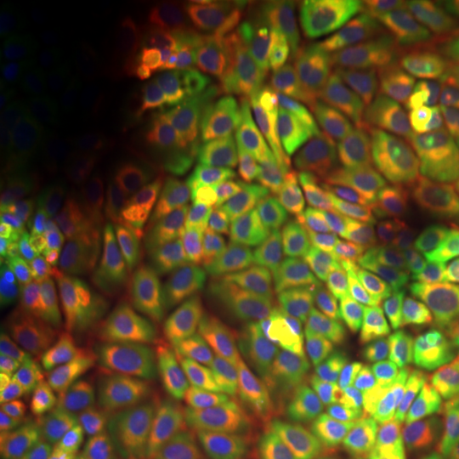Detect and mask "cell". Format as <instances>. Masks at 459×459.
Here are the masks:
<instances>
[{
  "instance_id": "obj_1",
  "label": "cell",
  "mask_w": 459,
  "mask_h": 459,
  "mask_svg": "<svg viewBox=\"0 0 459 459\" xmlns=\"http://www.w3.org/2000/svg\"><path fill=\"white\" fill-rule=\"evenodd\" d=\"M355 88L347 66L325 41H313L291 62L271 181L281 196L336 189L344 160V126Z\"/></svg>"
},
{
  "instance_id": "obj_2",
  "label": "cell",
  "mask_w": 459,
  "mask_h": 459,
  "mask_svg": "<svg viewBox=\"0 0 459 459\" xmlns=\"http://www.w3.org/2000/svg\"><path fill=\"white\" fill-rule=\"evenodd\" d=\"M113 336L108 313L79 290L71 273L28 328L30 385L4 415V432L15 438L62 426L73 402L105 370Z\"/></svg>"
},
{
  "instance_id": "obj_3",
  "label": "cell",
  "mask_w": 459,
  "mask_h": 459,
  "mask_svg": "<svg viewBox=\"0 0 459 459\" xmlns=\"http://www.w3.org/2000/svg\"><path fill=\"white\" fill-rule=\"evenodd\" d=\"M370 54L381 66L428 83L459 79V13L440 4H402L375 24Z\"/></svg>"
},
{
  "instance_id": "obj_4",
  "label": "cell",
  "mask_w": 459,
  "mask_h": 459,
  "mask_svg": "<svg viewBox=\"0 0 459 459\" xmlns=\"http://www.w3.org/2000/svg\"><path fill=\"white\" fill-rule=\"evenodd\" d=\"M364 351L417 383L455 370L443 332L411 281L387 287L364 334Z\"/></svg>"
},
{
  "instance_id": "obj_5",
  "label": "cell",
  "mask_w": 459,
  "mask_h": 459,
  "mask_svg": "<svg viewBox=\"0 0 459 459\" xmlns=\"http://www.w3.org/2000/svg\"><path fill=\"white\" fill-rule=\"evenodd\" d=\"M99 113L74 85H39L11 99L3 122V147L13 153H56L85 147Z\"/></svg>"
},
{
  "instance_id": "obj_6",
  "label": "cell",
  "mask_w": 459,
  "mask_h": 459,
  "mask_svg": "<svg viewBox=\"0 0 459 459\" xmlns=\"http://www.w3.org/2000/svg\"><path fill=\"white\" fill-rule=\"evenodd\" d=\"M105 377L111 415L124 432H139L152 417L160 419L181 378L166 349L130 332H115Z\"/></svg>"
},
{
  "instance_id": "obj_7",
  "label": "cell",
  "mask_w": 459,
  "mask_h": 459,
  "mask_svg": "<svg viewBox=\"0 0 459 459\" xmlns=\"http://www.w3.org/2000/svg\"><path fill=\"white\" fill-rule=\"evenodd\" d=\"M245 398L247 385L240 383L181 377L158 419L166 446L181 459H213Z\"/></svg>"
},
{
  "instance_id": "obj_8",
  "label": "cell",
  "mask_w": 459,
  "mask_h": 459,
  "mask_svg": "<svg viewBox=\"0 0 459 459\" xmlns=\"http://www.w3.org/2000/svg\"><path fill=\"white\" fill-rule=\"evenodd\" d=\"M183 152L196 187L221 206L237 204L255 186V166L247 141L217 107H203L183 132Z\"/></svg>"
},
{
  "instance_id": "obj_9",
  "label": "cell",
  "mask_w": 459,
  "mask_h": 459,
  "mask_svg": "<svg viewBox=\"0 0 459 459\" xmlns=\"http://www.w3.org/2000/svg\"><path fill=\"white\" fill-rule=\"evenodd\" d=\"M65 260L79 290L102 311L141 313L147 308L145 257L126 240H77Z\"/></svg>"
},
{
  "instance_id": "obj_10",
  "label": "cell",
  "mask_w": 459,
  "mask_h": 459,
  "mask_svg": "<svg viewBox=\"0 0 459 459\" xmlns=\"http://www.w3.org/2000/svg\"><path fill=\"white\" fill-rule=\"evenodd\" d=\"M387 198L415 240L417 260L423 266H438L457 254L459 220L451 177L411 179Z\"/></svg>"
},
{
  "instance_id": "obj_11",
  "label": "cell",
  "mask_w": 459,
  "mask_h": 459,
  "mask_svg": "<svg viewBox=\"0 0 459 459\" xmlns=\"http://www.w3.org/2000/svg\"><path fill=\"white\" fill-rule=\"evenodd\" d=\"M117 181L94 160L77 166L51 200V220L62 232L82 240H107L122 226Z\"/></svg>"
},
{
  "instance_id": "obj_12",
  "label": "cell",
  "mask_w": 459,
  "mask_h": 459,
  "mask_svg": "<svg viewBox=\"0 0 459 459\" xmlns=\"http://www.w3.org/2000/svg\"><path fill=\"white\" fill-rule=\"evenodd\" d=\"M381 445V434L364 417L319 404L291 423L285 438L290 459H370Z\"/></svg>"
},
{
  "instance_id": "obj_13",
  "label": "cell",
  "mask_w": 459,
  "mask_h": 459,
  "mask_svg": "<svg viewBox=\"0 0 459 459\" xmlns=\"http://www.w3.org/2000/svg\"><path fill=\"white\" fill-rule=\"evenodd\" d=\"M60 66V48L48 28L24 9L7 11L0 28V90L15 96L39 88Z\"/></svg>"
},
{
  "instance_id": "obj_14",
  "label": "cell",
  "mask_w": 459,
  "mask_h": 459,
  "mask_svg": "<svg viewBox=\"0 0 459 459\" xmlns=\"http://www.w3.org/2000/svg\"><path fill=\"white\" fill-rule=\"evenodd\" d=\"M353 111L359 119L409 124L429 122L440 126L443 105L426 79L412 77L394 68H377L355 88Z\"/></svg>"
},
{
  "instance_id": "obj_15",
  "label": "cell",
  "mask_w": 459,
  "mask_h": 459,
  "mask_svg": "<svg viewBox=\"0 0 459 459\" xmlns=\"http://www.w3.org/2000/svg\"><path fill=\"white\" fill-rule=\"evenodd\" d=\"M257 249H260V230L254 217L238 204H230L221 206L206 221L196 262L206 277L220 281L223 287L232 290L245 283Z\"/></svg>"
},
{
  "instance_id": "obj_16",
  "label": "cell",
  "mask_w": 459,
  "mask_h": 459,
  "mask_svg": "<svg viewBox=\"0 0 459 459\" xmlns=\"http://www.w3.org/2000/svg\"><path fill=\"white\" fill-rule=\"evenodd\" d=\"M91 158L90 147L65 149L56 153H13L3 158V226L13 221V213L49 206L62 181Z\"/></svg>"
},
{
  "instance_id": "obj_17",
  "label": "cell",
  "mask_w": 459,
  "mask_h": 459,
  "mask_svg": "<svg viewBox=\"0 0 459 459\" xmlns=\"http://www.w3.org/2000/svg\"><path fill=\"white\" fill-rule=\"evenodd\" d=\"M181 361L189 377L247 385L268 366L271 349L254 332L223 330L194 342Z\"/></svg>"
},
{
  "instance_id": "obj_18",
  "label": "cell",
  "mask_w": 459,
  "mask_h": 459,
  "mask_svg": "<svg viewBox=\"0 0 459 459\" xmlns=\"http://www.w3.org/2000/svg\"><path fill=\"white\" fill-rule=\"evenodd\" d=\"M179 192L175 162L169 153L152 158L117 181L122 226L139 237L158 232Z\"/></svg>"
},
{
  "instance_id": "obj_19",
  "label": "cell",
  "mask_w": 459,
  "mask_h": 459,
  "mask_svg": "<svg viewBox=\"0 0 459 459\" xmlns=\"http://www.w3.org/2000/svg\"><path fill=\"white\" fill-rule=\"evenodd\" d=\"M353 230L358 245L355 287L366 277L400 271L417 257L415 240L394 211L389 198L378 200L361 211Z\"/></svg>"
},
{
  "instance_id": "obj_20",
  "label": "cell",
  "mask_w": 459,
  "mask_h": 459,
  "mask_svg": "<svg viewBox=\"0 0 459 459\" xmlns=\"http://www.w3.org/2000/svg\"><path fill=\"white\" fill-rule=\"evenodd\" d=\"M206 221L203 192L196 186L181 187L149 251V262L160 281H175L187 271L198 254Z\"/></svg>"
},
{
  "instance_id": "obj_21",
  "label": "cell",
  "mask_w": 459,
  "mask_h": 459,
  "mask_svg": "<svg viewBox=\"0 0 459 459\" xmlns=\"http://www.w3.org/2000/svg\"><path fill=\"white\" fill-rule=\"evenodd\" d=\"M68 277L71 268L65 257L54 251H32L3 279L0 311L28 330Z\"/></svg>"
},
{
  "instance_id": "obj_22",
  "label": "cell",
  "mask_w": 459,
  "mask_h": 459,
  "mask_svg": "<svg viewBox=\"0 0 459 459\" xmlns=\"http://www.w3.org/2000/svg\"><path fill=\"white\" fill-rule=\"evenodd\" d=\"M156 141L158 130L149 119H113L94 132L90 153L102 170H107L115 179H122L149 162Z\"/></svg>"
},
{
  "instance_id": "obj_23",
  "label": "cell",
  "mask_w": 459,
  "mask_h": 459,
  "mask_svg": "<svg viewBox=\"0 0 459 459\" xmlns=\"http://www.w3.org/2000/svg\"><path fill=\"white\" fill-rule=\"evenodd\" d=\"M411 423L434 438L459 436V370L417 383L409 402Z\"/></svg>"
},
{
  "instance_id": "obj_24",
  "label": "cell",
  "mask_w": 459,
  "mask_h": 459,
  "mask_svg": "<svg viewBox=\"0 0 459 459\" xmlns=\"http://www.w3.org/2000/svg\"><path fill=\"white\" fill-rule=\"evenodd\" d=\"M347 160L368 166L381 179H398L404 169V141L398 124L383 119H355L344 136Z\"/></svg>"
},
{
  "instance_id": "obj_25",
  "label": "cell",
  "mask_w": 459,
  "mask_h": 459,
  "mask_svg": "<svg viewBox=\"0 0 459 459\" xmlns=\"http://www.w3.org/2000/svg\"><path fill=\"white\" fill-rule=\"evenodd\" d=\"M411 285L438 324L449 347L453 368L459 370V251L451 260L419 274Z\"/></svg>"
},
{
  "instance_id": "obj_26",
  "label": "cell",
  "mask_w": 459,
  "mask_h": 459,
  "mask_svg": "<svg viewBox=\"0 0 459 459\" xmlns=\"http://www.w3.org/2000/svg\"><path fill=\"white\" fill-rule=\"evenodd\" d=\"M355 230H332L315 255V283L328 296H347L355 290Z\"/></svg>"
},
{
  "instance_id": "obj_27",
  "label": "cell",
  "mask_w": 459,
  "mask_h": 459,
  "mask_svg": "<svg viewBox=\"0 0 459 459\" xmlns=\"http://www.w3.org/2000/svg\"><path fill=\"white\" fill-rule=\"evenodd\" d=\"M94 440L90 436L73 432L65 423L13 438L9 459H96Z\"/></svg>"
},
{
  "instance_id": "obj_28",
  "label": "cell",
  "mask_w": 459,
  "mask_h": 459,
  "mask_svg": "<svg viewBox=\"0 0 459 459\" xmlns=\"http://www.w3.org/2000/svg\"><path fill=\"white\" fill-rule=\"evenodd\" d=\"M99 99L107 108L117 115V119L143 117V108L147 107L145 85L128 74H115L99 85Z\"/></svg>"
},
{
  "instance_id": "obj_29",
  "label": "cell",
  "mask_w": 459,
  "mask_h": 459,
  "mask_svg": "<svg viewBox=\"0 0 459 459\" xmlns=\"http://www.w3.org/2000/svg\"><path fill=\"white\" fill-rule=\"evenodd\" d=\"M39 237V226L34 221L22 220V221H11L7 226H3V237H0V273L3 279L13 271L24 257L30 254V247L37 243Z\"/></svg>"
},
{
  "instance_id": "obj_30",
  "label": "cell",
  "mask_w": 459,
  "mask_h": 459,
  "mask_svg": "<svg viewBox=\"0 0 459 459\" xmlns=\"http://www.w3.org/2000/svg\"><path fill=\"white\" fill-rule=\"evenodd\" d=\"M378 186H381V177L375 170L355 160H344L336 179L338 192H342L349 200H366L375 196Z\"/></svg>"
},
{
  "instance_id": "obj_31",
  "label": "cell",
  "mask_w": 459,
  "mask_h": 459,
  "mask_svg": "<svg viewBox=\"0 0 459 459\" xmlns=\"http://www.w3.org/2000/svg\"><path fill=\"white\" fill-rule=\"evenodd\" d=\"M443 149H445V132H443V126H440V128L426 141V145L421 147V152L417 153V158L406 166L400 179H406V177H415V175L432 177L436 172H440Z\"/></svg>"
},
{
  "instance_id": "obj_32",
  "label": "cell",
  "mask_w": 459,
  "mask_h": 459,
  "mask_svg": "<svg viewBox=\"0 0 459 459\" xmlns=\"http://www.w3.org/2000/svg\"><path fill=\"white\" fill-rule=\"evenodd\" d=\"M79 48L91 62H107L115 51V41L105 26L88 22L79 28Z\"/></svg>"
},
{
  "instance_id": "obj_33",
  "label": "cell",
  "mask_w": 459,
  "mask_h": 459,
  "mask_svg": "<svg viewBox=\"0 0 459 459\" xmlns=\"http://www.w3.org/2000/svg\"><path fill=\"white\" fill-rule=\"evenodd\" d=\"M443 132H445V149L443 162H440V172L451 179L459 177V113L445 115L443 117Z\"/></svg>"
},
{
  "instance_id": "obj_34",
  "label": "cell",
  "mask_w": 459,
  "mask_h": 459,
  "mask_svg": "<svg viewBox=\"0 0 459 459\" xmlns=\"http://www.w3.org/2000/svg\"><path fill=\"white\" fill-rule=\"evenodd\" d=\"M213 459H260V455H257L254 440L249 436L238 434L230 443L223 445Z\"/></svg>"
},
{
  "instance_id": "obj_35",
  "label": "cell",
  "mask_w": 459,
  "mask_h": 459,
  "mask_svg": "<svg viewBox=\"0 0 459 459\" xmlns=\"http://www.w3.org/2000/svg\"><path fill=\"white\" fill-rule=\"evenodd\" d=\"M411 459H459V455L443 449V446L423 443V445H419L415 451H412Z\"/></svg>"
},
{
  "instance_id": "obj_36",
  "label": "cell",
  "mask_w": 459,
  "mask_h": 459,
  "mask_svg": "<svg viewBox=\"0 0 459 459\" xmlns=\"http://www.w3.org/2000/svg\"><path fill=\"white\" fill-rule=\"evenodd\" d=\"M370 459H409V443H406V438H395L385 451Z\"/></svg>"
},
{
  "instance_id": "obj_37",
  "label": "cell",
  "mask_w": 459,
  "mask_h": 459,
  "mask_svg": "<svg viewBox=\"0 0 459 459\" xmlns=\"http://www.w3.org/2000/svg\"><path fill=\"white\" fill-rule=\"evenodd\" d=\"M453 198H455V209H457V220H459V177L453 179Z\"/></svg>"
},
{
  "instance_id": "obj_38",
  "label": "cell",
  "mask_w": 459,
  "mask_h": 459,
  "mask_svg": "<svg viewBox=\"0 0 459 459\" xmlns=\"http://www.w3.org/2000/svg\"><path fill=\"white\" fill-rule=\"evenodd\" d=\"M132 459H160L156 453H143V455H136V457H132Z\"/></svg>"
},
{
  "instance_id": "obj_39",
  "label": "cell",
  "mask_w": 459,
  "mask_h": 459,
  "mask_svg": "<svg viewBox=\"0 0 459 459\" xmlns=\"http://www.w3.org/2000/svg\"><path fill=\"white\" fill-rule=\"evenodd\" d=\"M273 459H290V457H287L285 451H281V453H274Z\"/></svg>"
}]
</instances>
